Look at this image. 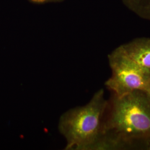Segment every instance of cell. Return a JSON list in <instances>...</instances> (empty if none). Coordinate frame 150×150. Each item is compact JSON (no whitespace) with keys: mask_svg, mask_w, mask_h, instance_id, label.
<instances>
[{"mask_svg":"<svg viewBox=\"0 0 150 150\" xmlns=\"http://www.w3.org/2000/svg\"><path fill=\"white\" fill-rule=\"evenodd\" d=\"M128 9L141 18L150 21V0H122Z\"/></svg>","mask_w":150,"mask_h":150,"instance_id":"obj_5","label":"cell"},{"mask_svg":"<svg viewBox=\"0 0 150 150\" xmlns=\"http://www.w3.org/2000/svg\"><path fill=\"white\" fill-rule=\"evenodd\" d=\"M150 150V96L134 91L107 100L95 150Z\"/></svg>","mask_w":150,"mask_h":150,"instance_id":"obj_1","label":"cell"},{"mask_svg":"<svg viewBox=\"0 0 150 150\" xmlns=\"http://www.w3.org/2000/svg\"><path fill=\"white\" fill-rule=\"evenodd\" d=\"M107 100L103 89L83 106L70 109L60 117L59 131L66 141V150H95L102 134Z\"/></svg>","mask_w":150,"mask_h":150,"instance_id":"obj_2","label":"cell"},{"mask_svg":"<svg viewBox=\"0 0 150 150\" xmlns=\"http://www.w3.org/2000/svg\"><path fill=\"white\" fill-rule=\"evenodd\" d=\"M119 46L131 59L150 71V38H136Z\"/></svg>","mask_w":150,"mask_h":150,"instance_id":"obj_4","label":"cell"},{"mask_svg":"<svg viewBox=\"0 0 150 150\" xmlns=\"http://www.w3.org/2000/svg\"><path fill=\"white\" fill-rule=\"evenodd\" d=\"M32 2L37 3V4H42V3H46L49 2H54V1H57L60 0H30Z\"/></svg>","mask_w":150,"mask_h":150,"instance_id":"obj_6","label":"cell"},{"mask_svg":"<svg viewBox=\"0 0 150 150\" xmlns=\"http://www.w3.org/2000/svg\"><path fill=\"white\" fill-rule=\"evenodd\" d=\"M112 74L105 86L112 94L122 96L133 91H145L150 96V71L131 59L120 46L108 55Z\"/></svg>","mask_w":150,"mask_h":150,"instance_id":"obj_3","label":"cell"}]
</instances>
